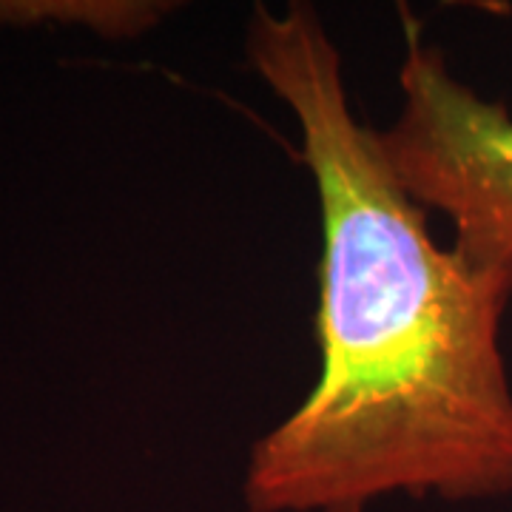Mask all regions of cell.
<instances>
[{
    "mask_svg": "<svg viewBox=\"0 0 512 512\" xmlns=\"http://www.w3.org/2000/svg\"><path fill=\"white\" fill-rule=\"evenodd\" d=\"M402 109L382 143L407 194L453 225L473 271L512 279V111L450 72L407 20Z\"/></svg>",
    "mask_w": 512,
    "mask_h": 512,
    "instance_id": "cell-2",
    "label": "cell"
},
{
    "mask_svg": "<svg viewBox=\"0 0 512 512\" xmlns=\"http://www.w3.org/2000/svg\"><path fill=\"white\" fill-rule=\"evenodd\" d=\"M245 55L299 131L322 222L319 376L251 447L254 512H359L382 495L512 493V279L439 245L350 103L322 12L256 3Z\"/></svg>",
    "mask_w": 512,
    "mask_h": 512,
    "instance_id": "cell-1",
    "label": "cell"
}]
</instances>
